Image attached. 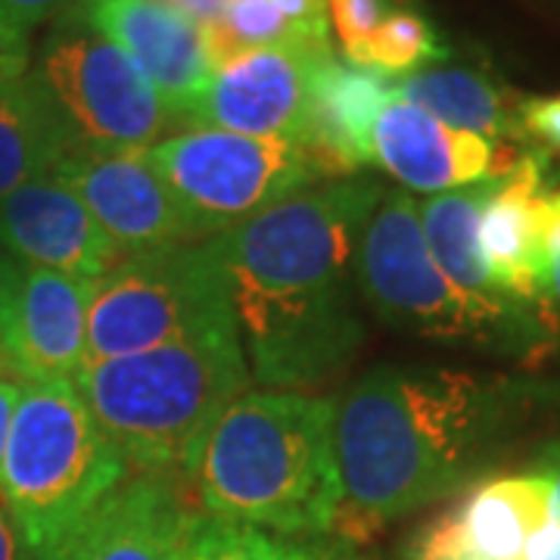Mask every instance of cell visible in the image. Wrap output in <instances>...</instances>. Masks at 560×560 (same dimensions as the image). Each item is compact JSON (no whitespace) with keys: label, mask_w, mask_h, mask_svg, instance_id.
<instances>
[{"label":"cell","mask_w":560,"mask_h":560,"mask_svg":"<svg viewBox=\"0 0 560 560\" xmlns=\"http://www.w3.org/2000/svg\"><path fill=\"white\" fill-rule=\"evenodd\" d=\"M560 386L452 368H374L337 399L342 508L334 539L368 541L467 486Z\"/></svg>","instance_id":"6da1fadb"},{"label":"cell","mask_w":560,"mask_h":560,"mask_svg":"<svg viewBox=\"0 0 560 560\" xmlns=\"http://www.w3.org/2000/svg\"><path fill=\"white\" fill-rule=\"evenodd\" d=\"M381 184L312 187L212 237L249 377L293 389L342 374L364 346L355 259Z\"/></svg>","instance_id":"7a4b0ae2"},{"label":"cell","mask_w":560,"mask_h":560,"mask_svg":"<svg viewBox=\"0 0 560 560\" xmlns=\"http://www.w3.org/2000/svg\"><path fill=\"white\" fill-rule=\"evenodd\" d=\"M194 486L206 517L290 539L334 536L342 508L337 399L243 393L212 427Z\"/></svg>","instance_id":"3957f363"},{"label":"cell","mask_w":560,"mask_h":560,"mask_svg":"<svg viewBox=\"0 0 560 560\" xmlns=\"http://www.w3.org/2000/svg\"><path fill=\"white\" fill-rule=\"evenodd\" d=\"M237 330L84 361L75 389L138 474H190L219 418L249 386Z\"/></svg>","instance_id":"277c9868"},{"label":"cell","mask_w":560,"mask_h":560,"mask_svg":"<svg viewBox=\"0 0 560 560\" xmlns=\"http://www.w3.org/2000/svg\"><path fill=\"white\" fill-rule=\"evenodd\" d=\"M128 470L75 383L22 386L0 464V499L32 560L54 558Z\"/></svg>","instance_id":"5b68a950"},{"label":"cell","mask_w":560,"mask_h":560,"mask_svg":"<svg viewBox=\"0 0 560 560\" xmlns=\"http://www.w3.org/2000/svg\"><path fill=\"white\" fill-rule=\"evenodd\" d=\"M237 330L212 237L121 256L91 283L88 361Z\"/></svg>","instance_id":"8992f818"},{"label":"cell","mask_w":560,"mask_h":560,"mask_svg":"<svg viewBox=\"0 0 560 560\" xmlns=\"http://www.w3.org/2000/svg\"><path fill=\"white\" fill-rule=\"evenodd\" d=\"M355 278L364 305L389 327L427 340H474L536 346L539 334L486 315L433 259L423 228L420 202L408 190L383 194L364 224L355 259Z\"/></svg>","instance_id":"52a82bcc"},{"label":"cell","mask_w":560,"mask_h":560,"mask_svg":"<svg viewBox=\"0 0 560 560\" xmlns=\"http://www.w3.org/2000/svg\"><path fill=\"white\" fill-rule=\"evenodd\" d=\"M147 160L172 187L202 241L228 234L324 180L305 143L202 125L156 140Z\"/></svg>","instance_id":"ba28073f"},{"label":"cell","mask_w":560,"mask_h":560,"mask_svg":"<svg viewBox=\"0 0 560 560\" xmlns=\"http://www.w3.org/2000/svg\"><path fill=\"white\" fill-rule=\"evenodd\" d=\"M32 72L47 88L66 125L91 150H150L175 119L119 44L69 3L50 20Z\"/></svg>","instance_id":"9c48e42d"},{"label":"cell","mask_w":560,"mask_h":560,"mask_svg":"<svg viewBox=\"0 0 560 560\" xmlns=\"http://www.w3.org/2000/svg\"><path fill=\"white\" fill-rule=\"evenodd\" d=\"M91 283L0 256V346L22 386L75 383L88 361Z\"/></svg>","instance_id":"30bf717a"},{"label":"cell","mask_w":560,"mask_h":560,"mask_svg":"<svg viewBox=\"0 0 560 560\" xmlns=\"http://www.w3.org/2000/svg\"><path fill=\"white\" fill-rule=\"evenodd\" d=\"M334 50L259 47L212 69L184 119L202 128L237 131L249 138H283L305 143L312 119V91Z\"/></svg>","instance_id":"8fae6325"},{"label":"cell","mask_w":560,"mask_h":560,"mask_svg":"<svg viewBox=\"0 0 560 560\" xmlns=\"http://www.w3.org/2000/svg\"><path fill=\"white\" fill-rule=\"evenodd\" d=\"M50 175H57L88 206L125 256L202 241L172 187L150 165L147 150L75 147Z\"/></svg>","instance_id":"7c38bea8"},{"label":"cell","mask_w":560,"mask_h":560,"mask_svg":"<svg viewBox=\"0 0 560 560\" xmlns=\"http://www.w3.org/2000/svg\"><path fill=\"white\" fill-rule=\"evenodd\" d=\"M514 143H495L445 125L411 101L393 97L374 125V165L420 194H448L489 178H504L521 165Z\"/></svg>","instance_id":"4fadbf2b"},{"label":"cell","mask_w":560,"mask_h":560,"mask_svg":"<svg viewBox=\"0 0 560 560\" xmlns=\"http://www.w3.org/2000/svg\"><path fill=\"white\" fill-rule=\"evenodd\" d=\"M548 514L551 486L541 474L489 477L427 523L405 560H523L526 541Z\"/></svg>","instance_id":"5bb4252c"},{"label":"cell","mask_w":560,"mask_h":560,"mask_svg":"<svg viewBox=\"0 0 560 560\" xmlns=\"http://www.w3.org/2000/svg\"><path fill=\"white\" fill-rule=\"evenodd\" d=\"M200 517L175 477H125L50 560H187Z\"/></svg>","instance_id":"9a60e30c"},{"label":"cell","mask_w":560,"mask_h":560,"mask_svg":"<svg viewBox=\"0 0 560 560\" xmlns=\"http://www.w3.org/2000/svg\"><path fill=\"white\" fill-rule=\"evenodd\" d=\"M0 253L94 283L125 256L57 175L28 180L0 200Z\"/></svg>","instance_id":"2e32d148"},{"label":"cell","mask_w":560,"mask_h":560,"mask_svg":"<svg viewBox=\"0 0 560 560\" xmlns=\"http://www.w3.org/2000/svg\"><path fill=\"white\" fill-rule=\"evenodd\" d=\"M72 7L119 44L125 57L156 88L168 113L184 119L187 106L212 75L200 25L175 7L153 0H72Z\"/></svg>","instance_id":"e0dca14e"},{"label":"cell","mask_w":560,"mask_h":560,"mask_svg":"<svg viewBox=\"0 0 560 560\" xmlns=\"http://www.w3.org/2000/svg\"><path fill=\"white\" fill-rule=\"evenodd\" d=\"M545 194V156L529 150L511 175L495 180L480 219V253L489 278L501 296L533 315L551 300Z\"/></svg>","instance_id":"ac0fdd59"},{"label":"cell","mask_w":560,"mask_h":560,"mask_svg":"<svg viewBox=\"0 0 560 560\" xmlns=\"http://www.w3.org/2000/svg\"><path fill=\"white\" fill-rule=\"evenodd\" d=\"M389 97L393 84L377 72L337 57L320 66L305 147L324 178H352L359 168L374 165V125Z\"/></svg>","instance_id":"d6986e66"},{"label":"cell","mask_w":560,"mask_h":560,"mask_svg":"<svg viewBox=\"0 0 560 560\" xmlns=\"http://www.w3.org/2000/svg\"><path fill=\"white\" fill-rule=\"evenodd\" d=\"M495 180L499 178L427 197L420 202V228H423V237H427V246L440 265V271L452 280V287L460 296H467L492 318L539 334L536 315L514 305L508 296H501L499 287L486 271V261H482L480 219L486 202L495 190Z\"/></svg>","instance_id":"ffe728a7"},{"label":"cell","mask_w":560,"mask_h":560,"mask_svg":"<svg viewBox=\"0 0 560 560\" xmlns=\"http://www.w3.org/2000/svg\"><path fill=\"white\" fill-rule=\"evenodd\" d=\"M79 140L35 72L0 88V200L50 175Z\"/></svg>","instance_id":"44dd1931"},{"label":"cell","mask_w":560,"mask_h":560,"mask_svg":"<svg viewBox=\"0 0 560 560\" xmlns=\"http://www.w3.org/2000/svg\"><path fill=\"white\" fill-rule=\"evenodd\" d=\"M393 91L452 128L495 143H523L517 106L508 91L474 69H420L393 81Z\"/></svg>","instance_id":"7402d4cb"},{"label":"cell","mask_w":560,"mask_h":560,"mask_svg":"<svg viewBox=\"0 0 560 560\" xmlns=\"http://www.w3.org/2000/svg\"><path fill=\"white\" fill-rule=\"evenodd\" d=\"M206 50L212 69L259 47H308V50H334L327 35H318L293 22L271 0H231L221 20L202 28Z\"/></svg>","instance_id":"603a6c76"},{"label":"cell","mask_w":560,"mask_h":560,"mask_svg":"<svg viewBox=\"0 0 560 560\" xmlns=\"http://www.w3.org/2000/svg\"><path fill=\"white\" fill-rule=\"evenodd\" d=\"M448 47L436 25L411 7H399L371 38L346 50L342 60L383 79H408L430 62H442Z\"/></svg>","instance_id":"cb8c5ba5"},{"label":"cell","mask_w":560,"mask_h":560,"mask_svg":"<svg viewBox=\"0 0 560 560\" xmlns=\"http://www.w3.org/2000/svg\"><path fill=\"white\" fill-rule=\"evenodd\" d=\"M187 560H364L346 548L308 539H290L256 526L224 523L202 514Z\"/></svg>","instance_id":"d4e9b609"},{"label":"cell","mask_w":560,"mask_h":560,"mask_svg":"<svg viewBox=\"0 0 560 560\" xmlns=\"http://www.w3.org/2000/svg\"><path fill=\"white\" fill-rule=\"evenodd\" d=\"M324 7L330 28L337 32V44L346 54L371 38L401 3L399 0H324Z\"/></svg>","instance_id":"484cf974"},{"label":"cell","mask_w":560,"mask_h":560,"mask_svg":"<svg viewBox=\"0 0 560 560\" xmlns=\"http://www.w3.org/2000/svg\"><path fill=\"white\" fill-rule=\"evenodd\" d=\"M523 143H533L536 153L560 156V94L526 97L517 106Z\"/></svg>","instance_id":"4316f807"},{"label":"cell","mask_w":560,"mask_h":560,"mask_svg":"<svg viewBox=\"0 0 560 560\" xmlns=\"http://www.w3.org/2000/svg\"><path fill=\"white\" fill-rule=\"evenodd\" d=\"M32 32L22 28L20 22L13 20L3 7H0V88L13 84L22 75L32 72Z\"/></svg>","instance_id":"83f0119b"},{"label":"cell","mask_w":560,"mask_h":560,"mask_svg":"<svg viewBox=\"0 0 560 560\" xmlns=\"http://www.w3.org/2000/svg\"><path fill=\"white\" fill-rule=\"evenodd\" d=\"M545 253H548V290L560 305V190L545 194Z\"/></svg>","instance_id":"f1b7e54d"},{"label":"cell","mask_w":560,"mask_h":560,"mask_svg":"<svg viewBox=\"0 0 560 560\" xmlns=\"http://www.w3.org/2000/svg\"><path fill=\"white\" fill-rule=\"evenodd\" d=\"M69 3L72 0H0V7L20 22L22 28H28V32H35L38 25L54 20Z\"/></svg>","instance_id":"f546056e"},{"label":"cell","mask_w":560,"mask_h":560,"mask_svg":"<svg viewBox=\"0 0 560 560\" xmlns=\"http://www.w3.org/2000/svg\"><path fill=\"white\" fill-rule=\"evenodd\" d=\"M523 560H560V523L551 514L529 536L526 548H523Z\"/></svg>","instance_id":"4dcf8cb0"},{"label":"cell","mask_w":560,"mask_h":560,"mask_svg":"<svg viewBox=\"0 0 560 560\" xmlns=\"http://www.w3.org/2000/svg\"><path fill=\"white\" fill-rule=\"evenodd\" d=\"M536 474H541L551 486V517L560 523V440L548 442L536 458Z\"/></svg>","instance_id":"1f68e13d"},{"label":"cell","mask_w":560,"mask_h":560,"mask_svg":"<svg viewBox=\"0 0 560 560\" xmlns=\"http://www.w3.org/2000/svg\"><path fill=\"white\" fill-rule=\"evenodd\" d=\"M20 396L22 383H16L13 377L0 381V464H3V452H7V440H10V427H13V415H16Z\"/></svg>","instance_id":"d6a6232c"},{"label":"cell","mask_w":560,"mask_h":560,"mask_svg":"<svg viewBox=\"0 0 560 560\" xmlns=\"http://www.w3.org/2000/svg\"><path fill=\"white\" fill-rule=\"evenodd\" d=\"M0 560H32V555L22 545L20 529H16L13 517H10L3 499H0Z\"/></svg>","instance_id":"836d02e7"},{"label":"cell","mask_w":560,"mask_h":560,"mask_svg":"<svg viewBox=\"0 0 560 560\" xmlns=\"http://www.w3.org/2000/svg\"><path fill=\"white\" fill-rule=\"evenodd\" d=\"M228 3H231V0H172V7L180 10L184 16H190L200 28L221 20V13L228 10Z\"/></svg>","instance_id":"e575fe53"},{"label":"cell","mask_w":560,"mask_h":560,"mask_svg":"<svg viewBox=\"0 0 560 560\" xmlns=\"http://www.w3.org/2000/svg\"><path fill=\"white\" fill-rule=\"evenodd\" d=\"M7 377V361H3V346H0V381Z\"/></svg>","instance_id":"d590c367"},{"label":"cell","mask_w":560,"mask_h":560,"mask_svg":"<svg viewBox=\"0 0 560 560\" xmlns=\"http://www.w3.org/2000/svg\"><path fill=\"white\" fill-rule=\"evenodd\" d=\"M153 3H168L172 7V0H153Z\"/></svg>","instance_id":"8d00e7d4"},{"label":"cell","mask_w":560,"mask_h":560,"mask_svg":"<svg viewBox=\"0 0 560 560\" xmlns=\"http://www.w3.org/2000/svg\"><path fill=\"white\" fill-rule=\"evenodd\" d=\"M0 256H3V253H0Z\"/></svg>","instance_id":"74e56055"}]
</instances>
